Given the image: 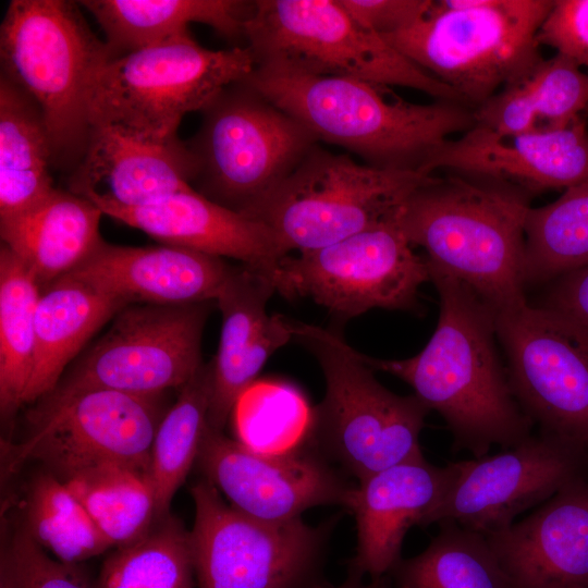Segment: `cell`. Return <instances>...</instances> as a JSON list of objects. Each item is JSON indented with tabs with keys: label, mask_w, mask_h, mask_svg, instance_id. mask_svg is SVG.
Wrapping results in <instances>:
<instances>
[{
	"label": "cell",
	"mask_w": 588,
	"mask_h": 588,
	"mask_svg": "<svg viewBox=\"0 0 588 588\" xmlns=\"http://www.w3.org/2000/svg\"><path fill=\"white\" fill-rule=\"evenodd\" d=\"M429 268L440 299L439 319L426 346L405 359L365 363L406 382L436 411L452 433L454 453L488 455L531 434L532 422L517 403L497 347L493 311L464 283Z\"/></svg>",
	"instance_id": "cell-1"
},
{
	"label": "cell",
	"mask_w": 588,
	"mask_h": 588,
	"mask_svg": "<svg viewBox=\"0 0 588 588\" xmlns=\"http://www.w3.org/2000/svg\"><path fill=\"white\" fill-rule=\"evenodd\" d=\"M245 81L318 142L343 147L377 168L425 171L451 135L475 125L466 105L413 103L351 77L260 63Z\"/></svg>",
	"instance_id": "cell-2"
},
{
	"label": "cell",
	"mask_w": 588,
	"mask_h": 588,
	"mask_svg": "<svg viewBox=\"0 0 588 588\" xmlns=\"http://www.w3.org/2000/svg\"><path fill=\"white\" fill-rule=\"evenodd\" d=\"M525 192L483 179L433 174L403 203L395 221L430 268L467 285L494 315L527 303Z\"/></svg>",
	"instance_id": "cell-3"
},
{
	"label": "cell",
	"mask_w": 588,
	"mask_h": 588,
	"mask_svg": "<svg viewBox=\"0 0 588 588\" xmlns=\"http://www.w3.org/2000/svg\"><path fill=\"white\" fill-rule=\"evenodd\" d=\"M255 68L249 47L211 50L191 34L109 58L91 81L90 127L144 143L173 142L187 113L203 111Z\"/></svg>",
	"instance_id": "cell-4"
},
{
	"label": "cell",
	"mask_w": 588,
	"mask_h": 588,
	"mask_svg": "<svg viewBox=\"0 0 588 588\" xmlns=\"http://www.w3.org/2000/svg\"><path fill=\"white\" fill-rule=\"evenodd\" d=\"M77 3L13 0L0 27L1 75L39 108L53 150L54 168L71 170L85 151L93 77L109 59Z\"/></svg>",
	"instance_id": "cell-5"
},
{
	"label": "cell",
	"mask_w": 588,
	"mask_h": 588,
	"mask_svg": "<svg viewBox=\"0 0 588 588\" xmlns=\"http://www.w3.org/2000/svg\"><path fill=\"white\" fill-rule=\"evenodd\" d=\"M553 0H439L416 23L382 36L476 108L542 57L538 33Z\"/></svg>",
	"instance_id": "cell-6"
},
{
	"label": "cell",
	"mask_w": 588,
	"mask_h": 588,
	"mask_svg": "<svg viewBox=\"0 0 588 588\" xmlns=\"http://www.w3.org/2000/svg\"><path fill=\"white\" fill-rule=\"evenodd\" d=\"M293 340L316 356L326 380L308 438L358 482L393 465L424 458L419 437L430 409L413 393L383 387L363 354L335 330L293 320Z\"/></svg>",
	"instance_id": "cell-7"
},
{
	"label": "cell",
	"mask_w": 588,
	"mask_h": 588,
	"mask_svg": "<svg viewBox=\"0 0 588 588\" xmlns=\"http://www.w3.org/2000/svg\"><path fill=\"white\" fill-rule=\"evenodd\" d=\"M245 39L256 64L406 87L465 105L453 89L357 22L339 0H256Z\"/></svg>",
	"instance_id": "cell-8"
},
{
	"label": "cell",
	"mask_w": 588,
	"mask_h": 588,
	"mask_svg": "<svg viewBox=\"0 0 588 588\" xmlns=\"http://www.w3.org/2000/svg\"><path fill=\"white\" fill-rule=\"evenodd\" d=\"M431 175L362 164L317 144L243 215L270 228L289 253L315 250L393 218Z\"/></svg>",
	"instance_id": "cell-9"
},
{
	"label": "cell",
	"mask_w": 588,
	"mask_h": 588,
	"mask_svg": "<svg viewBox=\"0 0 588 588\" xmlns=\"http://www.w3.org/2000/svg\"><path fill=\"white\" fill-rule=\"evenodd\" d=\"M186 143L196 161L195 191L245 213L318 144L298 121L246 81L226 87L203 111Z\"/></svg>",
	"instance_id": "cell-10"
},
{
	"label": "cell",
	"mask_w": 588,
	"mask_h": 588,
	"mask_svg": "<svg viewBox=\"0 0 588 588\" xmlns=\"http://www.w3.org/2000/svg\"><path fill=\"white\" fill-rule=\"evenodd\" d=\"M162 394L137 395L88 390L71 396L40 399L25 439L5 444V471L38 461L59 479L113 463L150 471L151 446L168 409Z\"/></svg>",
	"instance_id": "cell-11"
},
{
	"label": "cell",
	"mask_w": 588,
	"mask_h": 588,
	"mask_svg": "<svg viewBox=\"0 0 588 588\" xmlns=\"http://www.w3.org/2000/svg\"><path fill=\"white\" fill-rule=\"evenodd\" d=\"M189 531L198 588H311L321 566L323 535L302 518L273 523L226 503L208 480L191 488Z\"/></svg>",
	"instance_id": "cell-12"
},
{
	"label": "cell",
	"mask_w": 588,
	"mask_h": 588,
	"mask_svg": "<svg viewBox=\"0 0 588 588\" xmlns=\"http://www.w3.org/2000/svg\"><path fill=\"white\" fill-rule=\"evenodd\" d=\"M209 310L210 302L124 307L102 338L41 399L59 400L88 390L159 395L182 388L204 365L200 343Z\"/></svg>",
	"instance_id": "cell-13"
},
{
	"label": "cell",
	"mask_w": 588,
	"mask_h": 588,
	"mask_svg": "<svg viewBox=\"0 0 588 588\" xmlns=\"http://www.w3.org/2000/svg\"><path fill=\"white\" fill-rule=\"evenodd\" d=\"M430 281L395 216L331 245L280 262L277 292L307 296L346 321L373 308L419 311L418 293Z\"/></svg>",
	"instance_id": "cell-14"
},
{
	"label": "cell",
	"mask_w": 588,
	"mask_h": 588,
	"mask_svg": "<svg viewBox=\"0 0 588 588\" xmlns=\"http://www.w3.org/2000/svg\"><path fill=\"white\" fill-rule=\"evenodd\" d=\"M512 392L539 432L588 451V328L528 302L494 315Z\"/></svg>",
	"instance_id": "cell-15"
},
{
	"label": "cell",
	"mask_w": 588,
	"mask_h": 588,
	"mask_svg": "<svg viewBox=\"0 0 588 588\" xmlns=\"http://www.w3.org/2000/svg\"><path fill=\"white\" fill-rule=\"evenodd\" d=\"M451 490L427 526L454 522L485 536L515 523L569 483L588 478V451L539 432L494 455L458 461Z\"/></svg>",
	"instance_id": "cell-16"
},
{
	"label": "cell",
	"mask_w": 588,
	"mask_h": 588,
	"mask_svg": "<svg viewBox=\"0 0 588 588\" xmlns=\"http://www.w3.org/2000/svg\"><path fill=\"white\" fill-rule=\"evenodd\" d=\"M197 463L206 480L234 509L266 522L301 518L318 505L348 510L355 489L314 453L301 448L283 454L259 453L208 426Z\"/></svg>",
	"instance_id": "cell-17"
},
{
	"label": "cell",
	"mask_w": 588,
	"mask_h": 588,
	"mask_svg": "<svg viewBox=\"0 0 588 588\" xmlns=\"http://www.w3.org/2000/svg\"><path fill=\"white\" fill-rule=\"evenodd\" d=\"M507 184L523 192L564 191L588 182V128L583 118L551 131L498 135L473 126L426 164Z\"/></svg>",
	"instance_id": "cell-18"
},
{
	"label": "cell",
	"mask_w": 588,
	"mask_h": 588,
	"mask_svg": "<svg viewBox=\"0 0 588 588\" xmlns=\"http://www.w3.org/2000/svg\"><path fill=\"white\" fill-rule=\"evenodd\" d=\"M458 470V462L440 467L424 457L393 465L359 481L348 507L357 527L356 553L348 572L368 575L376 588H383L384 576L403 559L406 532L413 526L427 527Z\"/></svg>",
	"instance_id": "cell-19"
},
{
	"label": "cell",
	"mask_w": 588,
	"mask_h": 588,
	"mask_svg": "<svg viewBox=\"0 0 588 588\" xmlns=\"http://www.w3.org/2000/svg\"><path fill=\"white\" fill-rule=\"evenodd\" d=\"M277 292L268 274L242 265L232 267L216 303L222 315L217 355L211 364L207 426L223 431L238 399L255 383L268 358L293 340V320L268 315Z\"/></svg>",
	"instance_id": "cell-20"
},
{
	"label": "cell",
	"mask_w": 588,
	"mask_h": 588,
	"mask_svg": "<svg viewBox=\"0 0 588 588\" xmlns=\"http://www.w3.org/2000/svg\"><path fill=\"white\" fill-rule=\"evenodd\" d=\"M232 267L222 258L172 246L132 247L102 241L66 275L125 307L215 301Z\"/></svg>",
	"instance_id": "cell-21"
},
{
	"label": "cell",
	"mask_w": 588,
	"mask_h": 588,
	"mask_svg": "<svg viewBox=\"0 0 588 588\" xmlns=\"http://www.w3.org/2000/svg\"><path fill=\"white\" fill-rule=\"evenodd\" d=\"M486 537L514 588H588V478Z\"/></svg>",
	"instance_id": "cell-22"
},
{
	"label": "cell",
	"mask_w": 588,
	"mask_h": 588,
	"mask_svg": "<svg viewBox=\"0 0 588 588\" xmlns=\"http://www.w3.org/2000/svg\"><path fill=\"white\" fill-rule=\"evenodd\" d=\"M196 161L186 143L150 144L107 126H91L69 189L103 213L138 208L193 188Z\"/></svg>",
	"instance_id": "cell-23"
},
{
	"label": "cell",
	"mask_w": 588,
	"mask_h": 588,
	"mask_svg": "<svg viewBox=\"0 0 588 588\" xmlns=\"http://www.w3.org/2000/svg\"><path fill=\"white\" fill-rule=\"evenodd\" d=\"M164 245L237 259L272 278L289 252L262 222L223 207L194 188L152 204L103 211Z\"/></svg>",
	"instance_id": "cell-24"
},
{
	"label": "cell",
	"mask_w": 588,
	"mask_h": 588,
	"mask_svg": "<svg viewBox=\"0 0 588 588\" xmlns=\"http://www.w3.org/2000/svg\"><path fill=\"white\" fill-rule=\"evenodd\" d=\"M102 215L86 197L56 187L35 207L0 220L1 241L44 290L74 270L103 241Z\"/></svg>",
	"instance_id": "cell-25"
},
{
	"label": "cell",
	"mask_w": 588,
	"mask_h": 588,
	"mask_svg": "<svg viewBox=\"0 0 588 588\" xmlns=\"http://www.w3.org/2000/svg\"><path fill=\"white\" fill-rule=\"evenodd\" d=\"M105 35L110 58L189 34L192 23L210 26L229 39L245 38L254 1L85 0L79 1Z\"/></svg>",
	"instance_id": "cell-26"
},
{
	"label": "cell",
	"mask_w": 588,
	"mask_h": 588,
	"mask_svg": "<svg viewBox=\"0 0 588 588\" xmlns=\"http://www.w3.org/2000/svg\"><path fill=\"white\" fill-rule=\"evenodd\" d=\"M473 110L474 126L498 135L562 128L588 111V73L555 53Z\"/></svg>",
	"instance_id": "cell-27"
},
{
	"label": "cell",
	"mask_w": 588,
	"mask_h": 588,
	"mask_svg": "<svg viewBox=\"0 0 588 588\" xmlns=\"http://www.w3.org/2000/svg\"><path fill=\"white\" fill-rule=\"evenodd\" d=\"M124 307L68 275L45 287L36 309L34 360L23 404L51 392L91 335Z\"/></svg>",
	"instance_id": "cell-28"
},
{
	"label": "cell",
	"mask_w": 588,
	"mask_h": 588,
	"mask_svg": "<svg viewBox=\"0 0 588 588\" xmlns=\"http://www.w3.org/2000/svg\"><path fill=\"white\" fill-rule=\"evenodd\" d=\"M53 150L37 105L0 75V220L21 215L56 187Z\"/></svg>",
	"instance_id": "cell-29"
},
{
	"label": "cell",
	"mask_w": 588,
	"mask_h": 588,
	"mask_svg": "<svg viewBox=\"0 0 588 588\" xmlns=\"http://www.w3.org/2000/svg\"><path fill=\"white\" fill-rule=\"evenodd\" d=\"M438 525L429 546L390 573L395 588H514L485 535L451 520Z\"/></svg>",
	"instance_id": "cell-30"
},
{
	"label": "cell",
	"mask_w": 588,
	"mask_h": 588,
	"mask_svg": "<svg viewBox=\"0 0 588 588\" xmlns=\"http://www.w3.org/2000/svg\"><path fill=\"white\" fill-rule=\"evenodd\" d=\"M112 546L145 535L159 517L150 473L106 463L62 479Z\"/></svg>",
	"instance_id": "cell-31"
},
{
	"label": "cell",
	"mask_w": 588,
	"mask_h": 588,
	"mask_svg": "<svg viewBox=\"0 0 588 588\" xmlns=\"http://www.w3.org/2000/svg\"><path fill=\"white\" fill-rule=\"evenodd\" d=\"M41 287L3 244L0 249V407L2 417L22 405L35 352V318Z\"/></svg>",
	"instance_id": "cell-32"
},
{
	"label": "cell",
	"mask_w": 588,
	"mask_h": 588,
	"mask_svg": "<svg viewBox=\"0 0 588 588\" xmlns=\"http://www.w3.org/2000/svg\"><path fill=\"white\" fill-rule=\"evenodd\" d=\"M211 364L203 365L182 388L162 417L151 446L150 477L158 516L170 514L176 490L197 461L207 427Z\"/></svg>",
	"instance_id": "cell-33"
},
{
	"label": "cell",
	"mask_w": 588,
	"mask_h": 588,
	"mask_svg": "<svg viewBox=\"0 0 588 588\" xmlns=\"http://www.w3.org/2000/svg\"><path fill=\"white\" fill-rule=\"evenodd\" d=\"M588 264V182L528 210L525 282L542 284Z\"/></svg>",
	"instance_id": "cell-34"
},
{
	"label": "cell",
	"mask_w": 588,
	"mask_h": 588,
	"mask_svg": "<svg viewBox=\"0 0 588 588\" xmlns=\"http://www.w3.org/2000/svg\"><path fill=\"white\" fill-rule=\"evenodd\" d=\"M194 575L189 531L168 514L107 558L94 588H194Z\"/></svg>",
	"instance_id": "cell-35"
},
{
	"label": "cell",
	"mask_w": 588,
	"mask_h": 588,
	"mask_svg": "<svg viewBox=\"0 0 588 588\" xmlns=\"http://www.w3.org/2000/svg\"><path fill=\"white\" fill-rule=\"evenodd\" d=\"M23 512V528L63 563L79 564L112 547L68 486L47 470L28 483Z\"/></svg>",
	"instance_id": "cell-36"
},
{
	"label": "cell",
	"mask_w": 588,
	"mask_h": 588,
	"mask_svg": "<svg viewBox=\"0 0 588 588\" xmlns=\"http://www.w3.org/2000/svg\"><path fill=\"white\" fill-rule=\"evenodd\" d=\"M258 402L247 389L234 411L237 441L265 454H283L299 449L308 438L311 415L305 416L303 401L285 388H262Z\"/></svg>",
	"instance_id": "cell-37"
},
{
	"label": "cell",
	"mask_w": 588,
	"mask_h": 588,
	"mask_svg": "<svg viewBox=\"0 0 588 588\" xmlns=\"http://www.w3.org/2000/svg\"><path fill=\"white\" fill-rule=\"evenodd\" d=\"M0 588H94L78 564L48 556L23 528L1 551Z\"/></svg>",
	"instance_id": "cell-38"
},
{
	"label": "cell",
	"mask_w": 588,
	"mask_h": 588,
	"mask_svg": "<svg viewBox=\"0 0 588 588\" xmlns=\"http://www.w3.org/2000/svg\"><path fill=\"white\" fill-rule=\"evenodd\" d=\"M538 42L588 69V0H553Z\"/></svg>",
	"instance_id": "cell-39"
},
{
	"label": "cell",
	"mask_w": 588,
	"mask_h": 588,
	"mask_svg": "<svg viewBox=\"0 0 588 588\" xmlns=\"http://www.w3.org/2000/svg\"><path fill=\"white\" fill-rule=\"evenodd\" d=\"M363 26L381 35L409 27L430 9L432 0H339Z\"/></svg>",
	"instance_id": "cell-40"
},
{
	"label": "cell",
	"mask_w": 588,
	"mask_h": 588,
	"mask_svg": "<svg viewBox=\"0 0 588 588\" xmlns=\"http://www.w3.org/2000/svg\"><path fill=\"white\" fill-rule=\"evenodd\" d=\"M551 282L540 306L558 310L588 328V264Z\"/></svg>",
	"instance_id": "cell-41"
},
{
	"label": "cell",
	"mask_w": 588,
	"mask_h": 588,
	"mask_svg": "<svg viewBox=\"0 0 588 588\" xmlns=\"http://www.w3.org/2000/svg\"><path fill=\"white\" fill-rule=\"evenodd\" d=\"M311 588H376L371 583L366 584L364 576L354 572H347L345 580L335 587L317 584Z\"/></svg>",
	"instance_id": "cell-42"
}]
</instances>
